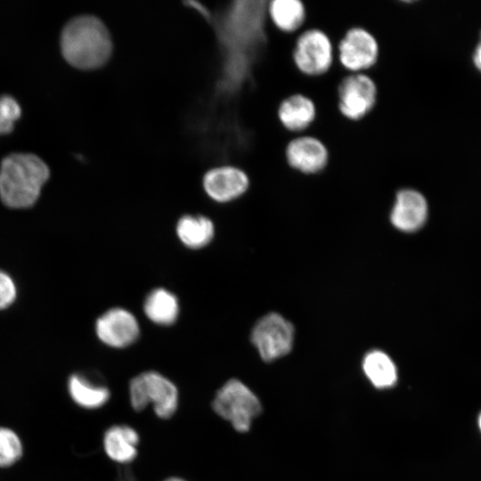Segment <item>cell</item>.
Masks as SVG:
<instances>
[{"label": "cell", "instance_id": "obj_1", "mask_svg": "<svg viewBox=\"0 0 481 481\" xmlns=\"http://www.w3.org/2000/svg\"><path fill=\"white\" fill-rule=\"evenodd\" d=\"M61 48L69 63L87 69L98 68L108 61L112 43L108 29L98 18L81 15L63 28Z\"/></svg>", "mask_w": 481, "mask_h": 481}, {"label": "cell", "instance_id": "obj_2", "mask_svg": "<svg viewBox=\"0 0 481 481\" xmlns=\"http://www.w3.org/2000/svg\"><path fill=\"white\" fill-rule=\"evenodd\" d=\"M47 165L31 153H12L6 156L0 167V198L12 208L32 206L49 177Z\"/></svg>", "mask_w": 481, "mask_h": 481}, {"label": "cell", "instance_id": "obj_3", "mask_svg": "<svg viewBox=\"0 0 481 481\" xmlns=\"http://www.w3.org/2000/svg\"><path fill=\"white\" fill-rule=\"evenodd\" d=\"M291 59L303 76L322 77L331 70L337 61L335 45L323 30L305 28L295 37Z\"/></svg>", "mask_w": 481, "mask_h": 481}, {"label": "cell", "instance_id": "obj_4", "mask_svg": "<svg viewBox=\"0 0 481 481\" xmlns=\"http://www.w3.org/2000/svg\"><path fill=\"white\" fill-rule=\"evenodd\" d=\"M129 399L136 412L152 405L160 419L171 418L176 412L179 393L176 386L159 372L148 371L134 377L129 383Z\"/></svg>", "mask_w": 481, "mask_h": 481}, {"label": "cell", "instance_id": "obj_5", "mask_svg": "<svg viewBox=\"0 0 481 481\" xmlns=\"http://www.w3.org/2000/svg\"><path fill=\"white\" fill-rule=\"evenodd\" d=\"M215 412L230 422L238 432L249 430L262 406L257 396L243 382L236 379L227 380L216 393L212 402Z\"/></svg>", "mask_w": 481, "mask_h": 481}, {"label": "cell", "instance_id": "obj_6", "mask_svg": "<svg viewBox=\"0 0 481 481\" xmlns=\"http://www.w3.org/2000/svg\"><path fill=\"white\" fill-rule=\"evenodd\" d=\"M335 48L337 61L346 73H367L379 56L376 37L360 26L347 29L336 42Z\"/></svg>", "mask_w": 481, "mask_h": 481}, {"label": "cell", "instance_id": "obj_7", "mask_svg": "<svg viewBox=\"0 0 481 481\" xmlns=\"http://www.w3.org/2000/svg\"><path fill=\"white\" fill-rule=\"evenodd\" d=\"M336 94L340 115L347 120L359 121L375 108L378 88L367 73H346L338 83Z\"/></svg>", "mask_w": 481, "mask_h": 481}, {"label": "cell", "instance_id": "obj_8", "mask_svg": "<svg viewBox=\"0 0 481 481\" xmlns=\"http://www.w3.org/2000/svg\"><path fill=\"white\" fill-rule=\"evenodd\" d=\"M294 330L289 322L276 313L263 316L256 323L251 341L265 362H272L287 355L293 343Z\"/></svg>", "mask_w": 481, "mask_h": 481}, {"label": "cell", "instance_id": "obj_9", "mask_svg": "<svg viewBox=\"0 0 481 481\" xmlns=\"http://www.w3.org/2000/svg\"><path fill=\"white\" fill-rule=\"evenodd\" d=\"M287 165L304 175H314L322 172L329 163V151L318 137L300 134L294 135L284 150Z\"/></svg>", "mask_w": 481, "mask_h": 481}, {"label": "cell", "instance_id": "obj_10", "mask_svg": "<svg viewBox=\"0 0 481 481\" xmlns=\"http://www.w3.org/2000/svg\"><path fill=\"white\" fill-rule=\"evenodd\" d=\"M99 339L114 348H124L139 337L140 327L135 315L128 310L115 307L101 315L95 323Z\"/></svg>", "mask_w": 481, "mask_h": 481}, {"label": "cell", "instance_id": "obj_11", "mask_svg": "<svg viewBox=\"0 0 481 481\" xmlns=\"http://www.w3.org/2000/svg\"><path fill=\"white\" fill-rule=\"evenodd\" d=\"M428 216V202L420 192L405 188L399 190L390 214L391 223L404 232L420 228Z\"/></svg>", "mask_w": 481, "mask_h": 481}, {"label": "cell", "instance_id": "obj_12", "mask_svg": "<svg viewBox=\"0 0 481 481\" xmlns=\"http://www.w3.org/2000/svg\"><path fill=\"white\" fill-rule=\"evenodd\" d=\"M247 174L234 167L209 170L203 178L207 194L216 201L226 202L242 195L249 188Z\"/></svg>", "mask_w": 481, "mask_h": 481}, {"label": "cell", "instance_id": "obj_13", "mask_svg": "<svg viewBox=\"0 0 481 481\" xmlns=\"http://www.w3.org/2000/svg\"><path fill=\"white\" fill-rule=\"evenodd\" d=\"M277 118L281 126L291 135L304 134L316 118L315 103L301 93L290 94L280 102Z\"/></svg>", "mask_w": 481, "mask_h": 481}, {"label": "cell", "instance_id": "obj_14", "mask_svg": "<svg viewBox=\"0 0 481 481\" xmlns=\"http://www.w3.org/2000/svg\"><path fill=\"white\" fill-rule=\"evenodd\" d=\"M139 435L128 425L118 424L110 427L103 436V448L113 461L127 464L137 455Z\"/></svg>", "mask_w": 481, "mask_h": 481}, {"label": "cell", "instance_id": "obj_15", "mask_svg": "<svg viewBox=\"0 0 481 481\" xmlns=\"http://www.w3.org/2000/svg\"><path fill=\"white\" fill-rule=\"evenodd\" d=\"M267 14L274 28L285 35H295L306 26V8L301 0H273Z\"/></svg>", "mask_w": 481, "mask_h": 481}, {"label": "cell", "instance_id": "obj_16", "mask_svg": "<svg viewBox=\"0 0 481 481\" xmlns=\"http://www.w3.org/2000/svg\"><path fill=\"white\" fill-rule=\"evenodd\" d=\"M68 387L72 400L86 409L100 408L110 397V391L106 385L82 374L71 375Z\"/></svg>", "mask_w": 481, "mask_h": 481}, {"label": "cell", "instance_id": "obj_17", "mask_svg": "<svg viewBox=\"0 0 481 481\" xmlns=\"http://www.w3.org/2000/svg\"><path fill=\"white\" fill-rule=\"evenodd\" d=\"M176 233L186 247L200 249L212 240L215 226L207 216L185 215L177 222Z\"/></svg>", "mask_w": 481, "mask_h": 481}, {"label": "cell", "instance_id": "obj_18", "mask_svg": "<svg viewBox=\"0 0 481 481\" xmlns=\"http://www.w3.org/2000/svg\"><path fill=\"white\" fill-rule=\"evenodd\" d=\"M143 311L151 322L159 325H170L179 314L178 299L166 289H155L146 297Z\"/></svg>", "mask_w": 481, "mask_h": 481}, {"label": "cell", "instance_id": "obj_19", "mask_svg": "<svg viewBox=\"0 0 481 481\" xmlns=\"http://www.w3.org/2000/svg\"><path fill=\"white\" fill-rule=\"evenodd\" d=\"M363 370L371 383L379 389L389 388L396 383V367L392 359L382 351L369 352L364 356Z\"/></svg>", "mask_w": 481, "mask_h": 481}, {"label": "cell", "instance_id": "obj_20", "mask_svg": "<svg viewBox=\"0 0 481 481\" xmlns=\"http://www.w3.org/2000/svg\"><path fill=\"white\" fill-rule=\"evenodd\" d=\"M22 454L19 436L10 428H0V467H8L16 462Z\"/></svg>", "mask_w": 481, "mask_h": 481}, {"label": "cell", "instance_id": "obj_21", "mask_svg": "<svg viewBox=\"0 0 481 481\" xmlns=\"http://www.w3.org/2000/svg\"><path fill=\"white\" fill-rule=\"evenodd\" d=\"M20 114V106L12 96L0 95V134L10 132Z\"/></svg>", "mask_w": 481, "mask_h": 481}, {"label": "cell", "instance_id": "obj_22", "mask_svg": "<svg viewBox=\"0 0 481 481\" xmlns=\"http://www.w3.org/2000/svg\"><path fill=\"white\" fill-rule=\"evenodd\" d=\"M16 296V288L12 278L0 271V310L9 306Z\"/></svg>", "mask_w": 481, "mask_h": 481}, {"label": "cell", "instance_id": "obj_23", "mask_svg": "<svg viewBox=\"0 0 481 481\" xmlns=\"http://www.w3.org/2000/svg\"><path fill=\"white\" fill-rule=\"evenodd\" d=\"M473 62L474 65L477 67V69L481 71V34H480V41L477 44L474 54H473Z\"/></svg>", "mask_w": 481, "mask_h": 481}, {"label": "cell", "instance_id": "obj_24", "mask_svg": "<svg viewBox=\"0 0 481 481\" xmlns=\"http://www.w3.org/2000/svg\"><path fill=\"white\" fill-rule=\"evenodd\" d=\"M117 481H136L130 469H125L119 472Z\"/></svg>", "mask_w": 481, "mask_h": 481}, {"label": "cell", "instance_id": "obj_25", "mask_svg": "<svg viewBox=\"0 0 481 481\" xmlns=\"http://www.w3.org/2000/svg\"><path fill=\"white\" fill-rule=\"evenodd\" d=\"M164 481H185V480L183 479V478H180V477H169V478H167Z\"/></svg>", "mask_w": 481, "mask_h": 481}, {"label": "cell", "instance_id": "obj_26", "mask_svg": "<svg viewBox=\"0 0 481 481\" xmlns=\"http://www.w3.org/2000/svg\"><path fill=\"white\" fill-rule=\"evenodd\" d=\"M478 425H479V428L481 430V414L479 415V418H478Z\"/></svg>", "mask_w": 481, "mask_h": 481}]
</instances>
